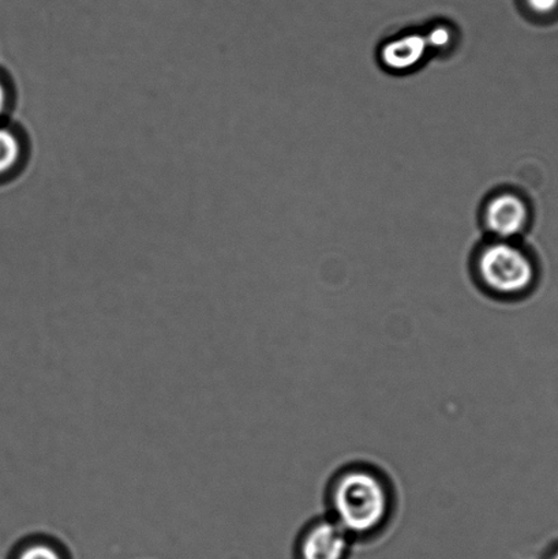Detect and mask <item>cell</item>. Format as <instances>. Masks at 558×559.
I'll use <instances>...</instances> for the list:
<instances>
[{"instance_id":"52a82bcc","label":"cell","mask_w":558,"mask_h":559,"mask_svg":"<svg viewBox=\"0 0 558 559\" xmlns=\"http://www.w3.org/2000/svg\"><path fill=\"white\" fill-rule=\"evenodd\" d=\"M19 559H62L57 549L44 544H35L25 547Z\"/></svg>"},{"instance_id":"ba28073f","label":"cell","mask_w":558,"mask_h":559,"mask_svg":"<svg viewBox=\"0 0 558 559\" xmlns=\"http://www.w3.org/2000/svg\"><path fill=\"white\" fill-rule=\"evenodd\" d=\"M430 48H447L452 43V31L447 25H436L426 35Z\"/></svg>"},{"instance_id":"7a4b0ae2","label":"cell","mask_w":558,"mask_h":559,"mask_svg":"<svg viewBox=\"0 0 558 559\" xmlns=\"http://www.w3.org/2000/svg\"><path fill=\"white\" fill-rule=\"evenodd\" d=\"M475 280L486 295L499 301H518L533 293L538 272L532 257L510 242H495L480 251Z\"/></svg>"},{"instance_id":"8fae6325","label":"cell","mask_w":558,"mask_h":559,"mask_svg":"<svg viewBox=\"0 0 558 559\" xmlns=\"http://www.w3.org/2000/svg\"><path fill=\"white\" fill-rule=\"evenodd\" d=\"M549 559H558V549L549 557Z\"/></svg>"},{"instance_id":"277c9868","label":"cell","mask_w":558,"mask_h":559,"mask_svg":"<svg viewBox=\"0 0 558 559\" xmlns=\"http://www.w3.org/2000/svg\"><path fill=\"white\" fill-rule=\"evenodd\" d=\"M485 224L497 238L508 240L518 237L529 224V207L521 197L512 193L495 195L484 213Z\"/></svg>"},{"instance_id":"6da1fadb","label":"cell","mask_w":558,"mask_h":559,"mask_svg":"<svg viewBox=\"0 0 558 559\" xmlns=\"http://www.w3.org/2000/svg\"><path fill=\"white\" fill-rule=\"evenodd\" d=\"M328 516L353 540H369L390 527L397 512V492L379 465L352 462L331 475L325 486Z\"/></svg>"},{"instance_id":"30bf717a","label":"cell","mask_w":558,"mask_h":559,"mask_svg":"<svg viewBox=\"0 0 558 559\" xmlns=\"http://www.w3.org/2000/svg\"><path fill=\"white\" fill-rule=\"evenodd\" d=\"M4 107H5V91L2 85V82H0V115H2Z\"/></svg>"},{"instance_id":"9c48e42d","label":"cell","mask_w":558,"mask_h":559,"mask_svg":"<svg viewBox=\"0 0 558 559\" xmlns=\"http://www.w3.org/2000/svg\"><path fill=\"white\" fill-rule=\"evenodd\" d=\"M522 2L524 8L541 16L555 13L558 9V0H522Z\"/></svg>"},{"instance_id":"3957f363","label":"cell","mask_w":558,"mask_h":559,"mask_svg":"<svg viewBox=\"0 0 558 559\" xmlns=\"http://www.w3.org/2000/svg\"><path fill=\"white\" fill-rule=\"evenodd\" d=\"M353 542L352 536L325 513L310 520L300 531L298 558L347 559Z\"/></svg>"},{"instance_id":"5b68a950","label":"cell","mask_w":558,"mask_h":559,"mask_svg":"<svg viewBox=\"0 0 558 559\" xmlns=\"http://www.w3.org/2000/svg\"><path fill=\"white\" fill-rule=\"evenodd\" d=\"M429 48L426 36L408 33V35L393 38L382 47V63L385 68L395 71L409 70L423 62Z\"/></svg>"},{"instance_id":"8992f818","label":"cell","mask_w":558,"mask_h":559,"mask_svg":"<svg viewBox=\"0 0 558 559\" xmlns=\"http://www.w3.org/2000/svg\"><path fill=\"white\" fill-rule=\"evenodd\" d=\"M19 158V140L10 130L0 129V175L10 171Z\"/></svg>"}]
</instances>
